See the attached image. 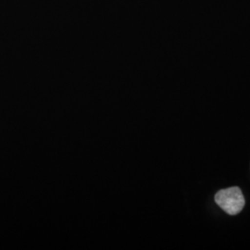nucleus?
<instances>
[{
    "instance_id": "f257e3e1",
    "label": "nucleus",
    "mask_w": 250,
    "mask_h": 250,
    "mask_svg": "<svg viewBox=\"0 0 250 250\" xmlns=\"http://www.w3.org/2000/svg\"><path fill=\"white\" fill-rule=\"evenodd\" d=\"M215 201L229 215L240 213L245 207V197L240 188L236 187L219 191L215 196Z\"/></svg>"
}]
</instances>
